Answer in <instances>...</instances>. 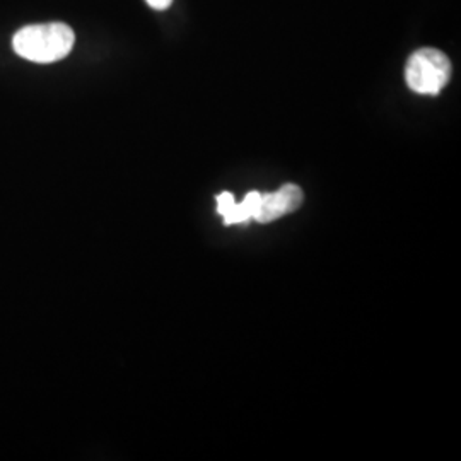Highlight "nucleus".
Instances as JSON below:
<instances>
[{"label":"nucleus","instance_id":"20e7f679","mask_svg":"<svg viewBox=\"0 0 461 461\" xmlns=\"http://www.w3.org/2000/svg\"><path fill=\"white\" fill-rule=\"evenodd\" d=\"M260 200H262V194L260 192H249L243 202H240V203L234 202L230 214L224 217V224L226 226L241 224V222H247L249 219H255L257 211H258V205H260Z\"/></svg>","mask_w":461,"mask_h":461},{"label":"nucleus","instance_id":"f03ea898","mask_svg":"<svg viewBox=\"0 0 461 461\" xmlns=\"http://www.w3.org/2000/svg\"><path fill=\"white\" fill-rule=\"evenodd\" d=\"M451 79V62L443 51L420 49L413 51L405 67V81L413 93L436 96Z\"/></svg>","mask_w":461,"mask_h":461},{"label":"nucleus","instance_id":"39448f33","mask_svg":"<svg viewBox=\"0 0 461 461\" xmlns=\"http://www.w3.org/2000/svg\"><path fill=\"white\" fill-rule=\"evenodd\" d=\"M146 2L156 11H166L173 4V0H146Z\"/></svg>","mask_w":461,"mask_h":461},{"label":"nucleus","instance_id":"f257e3e1","mask_svg":"<svg viewBox=\"0 0 461 461\" xmlns=\"http://www.w3.org/2000/svg\"><path fill=\"white\" fill-rule=\"evenodd\" d=\"M74 43L76 34L64 23L24 26L13 38L17 55L34 64H53L66 59Z\"/></svg>","mask_w":461,"mask_h":461},{"label":"nucleus","instance_id":"7ed1b4c3","mask_svg":"<svg viewBox=\"0 0 461 461\" xmlns=\"http://www.w3.org/2000/svg\"><path fill=\"white\" fill-rule=\"evenodd\" d=\"M303 200H304V194L294 183L284 185L277 192L262 194L255 221L260 224H268L284 215L293 214L301 207Z\"/></svg>","mask_w":461,"mask_h":461}]
</instances>
